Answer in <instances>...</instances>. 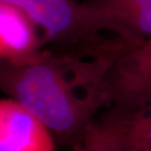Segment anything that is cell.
<instances>
[{
    "label": "cell",
    "mask_w": 151,
    "mask_h": 151,
    "mask_svg": "<svg viewBox=\"0 0 151 151\" xmlns=\"http://www.w3.org/2000/svg\"><path fill=\"white\" fill-rule=\"evenodd\" d=\"M118 57L42 50L32 61H0V90L37 117L60 145L70 147L110 107L107 78Z\"/></svg>",
    "instance_id": "1"
},
{
    "label": "cell",
    "mask_w": 151,
    "mask_h": 151,
    "mask_svg": "<svg viewBox=\"0 0 151 151\" xmlns=\"http://www.w3.org/2000/svg\"><path fill=\"white\" fill-rule=\"evenodd\" d=\"M102 12L137 40L151 37V4L129 10Z\"/></svg>",
    "instance_id": "7"
},
{
    "label": "cell",
    "mask_w": 151,
    "mask_h": 151,
    "mask_svg": "<svg viewBox=\"0 0 151 151\" xmlns=\"http://www.w3.org/2000/svg\"><path fill=\"white\" fill-rule=\"evenodd\" d=\"M127 114V151H151V101Z\"/></svg>",
    "instance_id": "6"
},
{
    "label": "cell",
    "mask_w": 151,
    "mask_h": 151,
    "mask_svg": "<svg viewBox=\"0 0 151 151\" xmlns=\"http://www.w3.org/2000/svg\"><path fill=\"white\" fill-rule=\"evenodd\" d=\"M0 151H56V139L47 127L19 101L1 98Z\"/></svg>",
    "instance_id": "3"
},
{
    "label": "cell",
    "mask_w": 151,
    "mask_h": 151,
    "mask_svg": "<svg viewBox=\"0 0 151 151\" xmlns=\"http://www.w3.org/2000/svg\"><path fill=\"white\" fill-rule=\"evenodd\" d=\"M105 12H117L151 4V0H94L93 1Z\"/></svg>",
    "instance_id": "8"
},
{
    "label": "cell",
    "mask_w": 151,
    "mask_h": 151,
    "mask_svg": "<svg viewBox=\"0 0 151 151\" xmlns=\"http://www.w3.org/2000/svg\"><path fill=\"white\" fill-rule=\"evenodd\" d=\"M127 114L113 108L97 118L80 139L73 151H127Z\"/></svg>",
    "instance_id": "5"
},
{
    "label": "cell",
    "mask_w": 151,
    "mask_h": 151,
    "mask_svg": "<svg viewBox=\"0 0 151 151\" xmlns=\"http://www.w3.org/2000/svg\"><path fill=\"white\" fill-rule=\"evenodd\" d=\"M35 23L23 10L0 0V61L21 65L43 50Z\"/></svg>",
    "instance_id": "4"
},
{
    "label": "cell",
    "mask_w": 151,
    "mask_h": 151,
    "mask_svg": "<svg viewBox=\"0 0 151 151\" xmlns=\"http://www.w3.org/2000/svg\"><path fill=\"white\" fill-rule=\"evenodd\" d=\"M110 107L132 113L151 101V37L115 60L107 78Z\"/></svg>",
    "instance_id": "2"
}]
</instances>
